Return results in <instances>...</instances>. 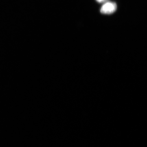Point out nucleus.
<instances>
[{
    "label": "nucleus",
    "mask_w": 147,
    "mask_h": 147,
    "mask_svg": "<svg viewBox=\"0 0 147 147\" xmlns=\"http://www.w3.org/2000/svg\"><path fill=\"white\" fill-rule=\"evenodd\" d=\"M117 8L116 3L108 2L102 5L100 9V12L104 14H111L114 12Z\"/></svg>",
    "instance_id": "1"
},
{
    "label": "nucleus",
    "mask_w": 147,
    "mask_h": 147,
    "mask_svg": "<svg viewBox=\"0 0 147 147\" xmlns=\"http://www.w3.org/2000/svg\"><path fill=\"white\" fill-rule=\"evenodd\" d=\"M97 2L100 3H102L105 2L107 1V0H96Z\"/></svg>",
    "instance_id": "2"
}]
</instances>
